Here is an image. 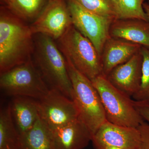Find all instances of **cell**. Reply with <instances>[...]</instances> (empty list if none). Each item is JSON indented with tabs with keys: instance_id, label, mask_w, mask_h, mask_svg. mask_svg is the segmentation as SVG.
I'll return each instance as SVG.
<instances>
[{
	"instance_id": "cell-23",
	"label": "cell",
	"mask_w": 149,
	"mask_h": 149,
	"mask_svg": "<svg viewBox=\"0 0 149 149\" xmlns=\"http://www.w3.org/2000/svg\"><path fill=\"white\" fill-rule=\"evenodd\" d=\"M134 104L144 120L149 124V102L137 101L134 100Z\"/></svg>"
},
{
	"instance_id": "cell-10",
	"label": "cell",
	"mask_w": 149,
	"mask_h": 149,
	"mask_svg": "<svg viewBox=\"0 0 149 149\" xmlns=\"http://www.w3.org/2000/svg\"><path fill=\"white\" fill-rule=\"evenodd\" d=\"M141 133L138 128L116 125L106 120L92 137L96 149H105L107 146L122 149H139Z\"/></svg>"
},
{
	"instance_id": "cell-28",
	"label": "cell",
	"mask_w": 149,
	"mask_h": 149,
	"mask_svg": "<svg viewBox=\"0 0 149 149\" xmlns=\"http://www.w3.org/2000/svg\"><path fill=\"white\" fill-rule=\"evenodd\" d=\"M148 5L149 6V0H148Z\"/></svg>"
},
{
	"instance_id": "cell-8",
	"label": "cell",
	"mask_w": 149,
	"mask_h": 149,
	"mask_svg": "<svg viewBox=\"0 0 149 149\" xmlns=\"http://www.w3.org/2000/svg\"><path fill=\"white\" fill-rule=\"evenodd\" d=\"M37 101L39 116L52 130L79 118L74 102L57 90L50 89L44 97Z\"/></svg>"
},
{
	"instance_id": "cell-9",
	"label": "cell",
	"mask_w": 149,
	"mask_h": 149,
	"mask_svg": "<svg viewBox=\"0 0 149 149\" xmlns=\"http://www.w3.org/2000/svg\"><path fill=\"white\" fill-rule=\"evenodd\" d=\"M71 25L72 19L66 1L49 0L30 27L34 35L43 34L56 40Z\"/></svg>"
},
{
	"instance_id": "cell-1",
	"label": "cell",
	"mask_w": 149,
	"mask_h": 149,
	"mask_svg": "<svg viewBox=\"0 0 149 149\" xmlns=\"http://www.w3.org/2000/svg\"><path fill=\"white\" fill-rule=\"evenodd\" d=\"M34 34L30 25L7 8L0 15V74L32 58Z\"/></svg>"
},
{
	"instance_id": "cell-18",
	"label": "cell",
	"mask_w": 149,
	"mask_h": 149,
	"mask_svg": "<svg viewBox=\"0 0 149 149\" xmlns=\"http://www.w3.org/2000/svg\"><path fill=\"white\" fill-rule=\"evenodd\" d=\"M19 137L9 104L0 112V149H6L8 146L17 149Z\"/></svg>"
},
{
	"instance_id": "cell-21",
	"label": "cell",
	"mask_w": 149,
	"mask_h": 149,
	"mask_svg": "<svg viewBox=\"0 0 149 149\" xmlns=\"http://www.w3.org/2000/svg\"><path fill=\"white\" fill-rule=\"evenodd\" d=\"M83 7L93 13L116 19L111 0H76Z\"/></svg>"
},
{
	"instance_id": "cell-25",
	"label": "cell",
	"mask_w": 149,
	"mask_h": 149,
	"mask_svg": "<svg viewBox=\"0 0 149 149\" xmlns=\"http://www.w3.org/2000/svg\"><path fill=\"white\" fill-rule=\"evenodd\" d=\"M105 149H122L118 147L114 146H107Z\"/></svg>"
},
{
	"instance_id": "cell-20",
	"label": "cell",
	"mask_w": 149,
	"mask_h": 149,
	"mask_svg": "<svg viewBox=\"0 0 149 149\" xmlns=\"http://www.w3.org/2000/svg\"><path fill=\"white\" fill-rule=\"evenodd\" d=\"M142 78L139 91L133 96L134 100L149 102V48L142 47Z\"/></svg>"
},
{
	"instance_id": "cell-22",
	"label": "cell",
	"mask_w": 149,
	"mask_h": 149,
	"mask_svg": "<svg viewBox=\"0 0 149 149\" xmlns=\"http://www.w3.org/2000/svg\"><path fill=\"white\" fill-rule=\"evenodd\" d=\"M141 134V143L139 149H149V124L144 121L138 127Z\"/></svg>"
},
{
	"instance_id": "cell-26",
	"label": "cell",
	"mask_w": 149,
	"mask_h": 149,
	"mask_svg": "<svg viewBox=\"0 0 149 149\" xmlns=\"http://www.w3.org/2000/svg\"><path fill=\"white\" fill-rule=\"evenodd\" d=\"M6 149H11V148L9 146H8L7 147Z\"/></svg>"
},
{
	"instance_id": "cell-27",
	"label": "cell",
	"mask_w": 149,
	"mask_h": 149,
	"mask_svg": "<svg viewBox=\"0 0 149 149\" xmlns=\"http://www.w3.org/2000/svg\"><path fill=\"white\" fill-rule=\"evenodd\" d=\"M145 1H146V0H141V1H142V2L143 3H144V2Z\"/></svg>"
},
{
	"instance_id": "cell-12",
	"label": "cell",
	"mask_w": 149,
	"mask_h": 149,
	"mask_svg": "<svg viewBox=\"0 0 149 149\" xmlns=\"http://www.w3.org/2000/svg\"><path fill=\"white\" fill-rule=\"evenodd\" d=\"M141 47L138 44L110 37L101 55L103 75L107 77L114 68L128 61L140 52Z\"/></svg>"
},
{
	"instance_id": "cell-15",
	"label": "cell",
	"mask_w": 149,
	"mask_h": 149,
	"mask_svg": "<svg viewBox=\"0 0 149 149\" xmlns=\"http://www.w3.org/2000/svg\"><path fill=\"white\" fill-rule=\"evenodd\" d=\"M35 100L29 97L15 96L10 104L19 135L32 128L39 118L38 101Z\"/></svg>"
},
{
	"instance_id": "cell-16",
	"label": "cell",
	"mask_w": 149,
	"mask_h": 149,
	"mask_svg": "<svg viewBox=\"0 0 149 149\" xmlns=\"http://www.w3.org/2000/svg\"><path fill=\"white\" fill-rule=\"evenodd\" d=\"M17 149H57L52 131L39 116L35 124L19 135Z\"/></svg>"
},
{
	"instance_id": "cell-17",
	"label": "cell",
	"mask_w": 149,
	"mask_h": 149,
	"mask_svg": "<svg viewBox=\"0 0 149 149\" xmlns=\"http://www.w3.org/2000/svg\"><path fill=\"white\" fill-rule=\"evenodd\" d=\"M6 8L24 21H33L40 15L49 0H3Z\"/></svg>"
},
{
	"instance_id": "cell-19",
	"label": "cell",
	"mask_w": 149,
	"mask_h": 149,
	"mask_svg": "<svg viewBox=\"0 0 149 149\" xmlns=\"http://www.w3.org/2000/svg\"><path fill=\"white\" fill-rule=\"evenodd\" d=\"M116 19H137L149 21L141 0H111Z\"/></svg>"
},
{
	"instance_id": "cell-13",
	"label": "cell",
	"mask_w": 149,
	"mask_h": 149,
	"mask_svg": "<svg viewBox=\"0 0 149 149\" xmlns=\"http://www.w3.org/2000/svg\"><path fill=\"white\" fill-rule=\"evenodd\" d=\"M52 130L57 149H83L92 141L91 131L80 118Z\"/></svg>"
},
{
	"instance_id": "cell-3",
	"label": "cell",
	"mask_w": 149,
	"mask_h": 149,
	"mask_svg": "<svg viewBox=\"0 0 149 149\" xmlns=\"http://www.w3.org/2000/svg\"><path fill=\"white\" fill-rule=\"evenodd\" d=\"M65 59L72 85V100L78 110L79 118L87 125L93 136L107 120L101 100L91 80Z\"/></svg>"
},
{
	"instance_id": "cell-4",
	"label": "cell",
	"mask_w": 149,
	"mask_h": 149,
	"mask_svg": "<svg viewBox=\"0 0 149 149\" xmlns=\"http://www.w3.org/2000/svg\"><path fill=\"white\" fill-rule=\"evenodd\" d=\"M56 41L65 58L86 77L92 80L103 74L100 54L92 42L72 24Z\"/></svg>"
},
{
	"instance_id": "cell-6",
	"label": "cell",
	"mask_w": 149,
	"mask_h": 149,
	"mask_svg": "<svg viewBox=\"0 0 149 149\" xmlns=\"http://www.w3.org/2000/svg\"><path fill=\"white\" fill-rule=\"evenodd\" d=\"M0 87L8 95L29 97L38 100L44 97L50 90L32 58L1 73Z\"/></svg>"
},
{
	"instance_id": "cell-24",
	"label": "cell",
	"mask_w": 149,
	"mask_h": 149,
	"mask_svg": "<svg viewBox=\"0 0 149 149\" xmlns=\"http://www.w3.org/2000/svg\"><path fill=\"white\" fill-rule=\"evenodd\" d=\"M143 7L144 10H145V12L146 14L149 21V6L147 3H143Z\"/></svg>"
},
{
	"instance_id": "cell-14",
	"label": "cell",
	"mask_w": 149,
	"mask_h": 149,
	"mask_svg": "<svg viewBox=\"0 0 149 149\" xmlns=\"http://www.w3.org/2000/svg\"><path fill=\"white\" fill-rule=\"evenodd\" d=\"M109 35L149 48V21L137 19H114Z\"/></svg>"
},
{
	"instance_id": "cell-11",
	"label": "cell",
	"mask_w": 149,
	"mask_h": 149,
	"mask_svg": "<svg viewBox=\"0 0 149 149\" xmlns=\"http://www.w3.org/2000/svg\"><path fill=\"white\" fill-rule=\"evenodd\" d=\"M142 64L141 50L128 61L114 68L108 74L107 79L118 89L133 97L141 86Z\"/></svg>"
},
{
	"instance_id": "cell-2",
	"label": "cell",
	"mask_w": 149,
	"mask_h": 149,
	"mask_svg": "<svg viewBox=\"0 0 149 149\" xmlns=\"http://www.w3.org/2000/svg\"><path fill=\"white\" fill-rule=\"evenodd\" d=\"M32 58L49 89L57 90L72 100V85L66 59L55 40L47 35L35 34Z\"/></svg>"
},
{
	"instance_id": "cell-7",
	"label": "cell",
	"mask_w": 149,
	"mask_h": 149,
	"mask_svg": "<svg viewBox=\"0 0 149 149\" xmlns=\"http://www.w3.org/2000/svg\"><path fill=\"white\" fill-rule=\"evenodd\" d=\"M66 2L72 25L92 42L101 55L106 42L110 37V28L114 19L93 13L76 0H66Z\"/></svg>"
},
{
	"instance_id": "cell-5",
	"label": "cell",
	"mask_w": 149,
	"mask_h": 149,
	"mask_svg": "<svg viewBox=\"0 0 149 149\" xmlns=\"http://www.w3.org/2000/svg\"><path fill=\"white\" fill-rule=\"evenodd\" d=\"M101 100L107 120L116 125L138 128L145 120L134 100L112 85L103 74L91 80Z\"/></svg>"
}]
</instances>
